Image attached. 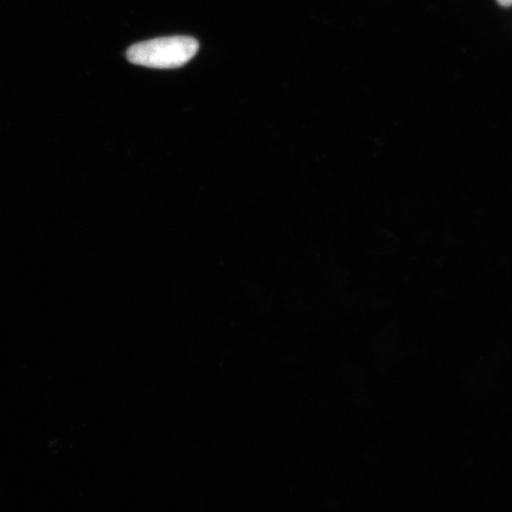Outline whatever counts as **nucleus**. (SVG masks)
<instances>
[{
  "label": "nucleus",
  "instance_id": "f257e3e1",
  "mask_svg": "<svg viewBox=\"0 0 512 512\" xmlns=\"http://www.w3.org/2000/svg\"><path fill=\"white\" fill-rule=\"evenodd\" d=\"M200 44L195 38L174 36L134 44L127 50L128 61L137 66L172 69L184 66L197 54Z\"/></svg>",
  "mask_w": 512,
  "mask_h": 512
},
{
  "label": "nucleus",
  "instance_id": "f03ea898",
  "mask_svg": "<svg viewBox=\"0 0 512 512\" xmlns=\"http://www.w3.org/2000/svg\"><path fill=\"white\" fill-rule=\"evenodd\" d=\"M499 5L505 6V8H509L512 5V0H497Z\"/></svg>",
  "mask_w": 512,
  "mask_h": 512
}]
</instances>
